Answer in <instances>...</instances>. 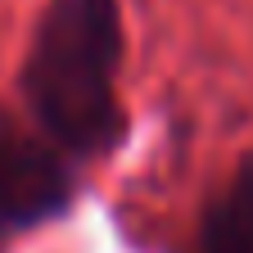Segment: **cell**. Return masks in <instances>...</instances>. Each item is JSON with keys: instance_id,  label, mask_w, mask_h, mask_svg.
<instances>
[{"instance_id": "cell-1", "label": "cell", "mask_w": 253, "mask_h": 253, "mask_svg": "<svg viewBox=\"0 0 253 253\" xmlns=\"http://www.w3.org/2000/svg\"><path fill=\"white\" fill-rule=\"evenodd\" d=\"M122 0H45L23 50L18 90L32 126L77 168L113 158L131 136L122 100Z\"/></svg>"}, {"instance_id": "cell-2", "label": "cell", "mask_w": 253, "mask_h": 253, "mask_svg": "<svg viewBox=\"0 0 253 253\" xmlns=\"http://www.w3.org/2000/svg\"><path fill=\"white\" fill-rule=\"evenodd\" d=\"M82 168L37 126L0 113V240L63 221L82 199Z\"/></svg>"}, {"instance_id": "cell-3", "label": "cell", "mask_w": 253, "mask_h": 253, "mask_svg": "<svg viewBox=\"0 0 253 253\" xmlns=\"http://www.w3.org/2000/svg\"><path fill=\"white\" fill-rule=\"evenodd\" d=\"M190 253H253V149L235 158L226 181L204 199Z\"/></svg>"}]
</instances>
